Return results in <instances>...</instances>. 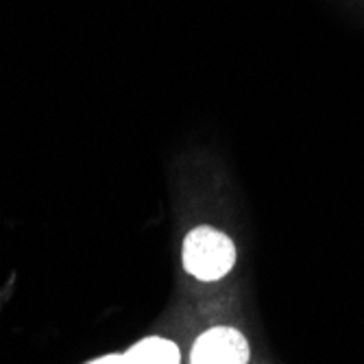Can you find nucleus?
I'll return each instance as SVG.
<instances>
[{"mask_svg":"<svg viewBox=\"0 0 364 364\" xmlns=\"http://www.w3.org/2000/svg\"><path fill=\"white\" fill-rule=\"evenodd\" d=\"M236 262V247L229 236L212 227L190 231L183 242V267L190 275L203 282L225 277Z\"/></svg>","mask_w":364,"mask_h":364,"instance_id":"1","label":"nucleus"},{"mask_svg":"<svg viewBox=\"0 0 364 364\" xmlns=\"http://www.w3.org/2000/svg\"><path fill=\"white\" fill-rule=\"evenodd\" d=\"M247 338L231 327L210 329L192 349V364H247Z\"/></svg>","mask_w":364,"mask_h":364,"instance_id":"2","label":"nucleus"},{"mask_svg":"<svg viewBox=\"0 0 364 364\" xmlns=\"http://www.w3.org/2000/svg\"><path fill=\"white\" fill-rule=\"evenodd\" d=\"M90 364H127L124 355H105V358H98Z\"/></svg>","mask_w":364,"mask_h":364,"instance_id":"4","label":"nucleus"},{"mask_svg":"<svg viewBox=\"0 0 364 364\" xmlns=\"http://www.w3.org/2000/svg\"><path fill=\"white\" fill-rule=\"evenodd\" d=\"M127 364H179V349L164 338H146L124 353Z\"/></svg>","mask_w":364,"mask_h":364,"instance_id":"3","label":"nucleus"}]
</instances>
